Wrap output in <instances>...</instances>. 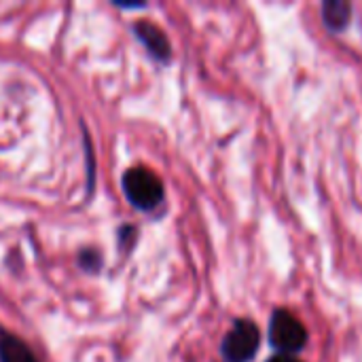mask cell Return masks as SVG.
Returning <instances> with one entry per match:
<instances>
[{
    "label": "cell",
    "instance_id": "cell-4",
    "mask_svg": "<svg viewBox=\"0 0 362 362\" xmlns=\"http://www.w3.org/2000/svg\"><path fill=\"white\" fill-rule=\"evenodd\" d=\"M136 36L140 38V42L148 49V53L161 62H165L170 57V42L165 38V34L151 21H138L134 25Z\"/></svg>",
    "mask_w": 362,
    "mask_h": 362
},
{
    "label": "cell",
    "instance_id": "cell-1",
    "mask_svg": "<svg viewBox=\"0 0 362 362\" xmlns=\"http://www.w3.org/2000/svg\"><path fill=\"white\" fill-rule=\"evenodd\" d=\"M123 193L138 210H153L163 199V182L148 168H132L123 174Z\"/></svg>",
    "mask_w": 362,
    "mask_h": 362
},
{
    "label": "cell",
    "instance_id": "cell-6",
    "mask_svg": "<svg viewBox=\"0 0 362 362\" xmlns=\"http://www.w3.org/2000/svg\"><path fill=\"white\" fill-rule=\"evenodd\" d=\"M350 13H352L350 4L339 0H331L322 4V19L331 30H344L350 21Z\"/></svg>",
    "mask_w": 362,
    "mask_h": 362
},
{
    "label": "cell",
    "instance_id": "cell-8",
    "mask_svg": "<svg viewBox=\"0 0 362 362\" xmlns=\"http://www.w3.org/2000/svg\"><path fill=\"white\" fill-rule=\"evenodd\" d=\"M267 362H301L295 354H276L274 358H269Z\"/></svg>",
    "mask_w": 362,
    "mask_h": 362
},
{
    "label": "cell",
    "instance_id": "cell-7",
    "mask_svg": "<svg viewBox=\"0 0 362 362\" xmlns=\"http://www.w3.org/2000/svg\"><path fill=\"white\" fill-rule=\"evenodd\" d=\"M81 263H83V267H87V269H98V267H100V259L95 257V252H83Z\"/></svg>",
    "mask_w": 362,
    "mask_h": 362
},
{
    "label": "cell",
    "instance_id": "cell-2",
    "mask_svg": "<svg viewBox=\"0 0 362 362\" xmlns=\"http://www.w3.org/2000/svg\"><path fill=\"white\" fill-rule=\"evenodd\" d=\"M261 346V333L255 322L238 320L225 335L221 354L227 362H250Z\"/></svg>",
    "mask_w": 362,
    "mask_h": 362
},
{
    "label": "cell",
    "instance_id": "cell-3",
    "mask_svg": "<svg viewBox=\"0 0 362 362\" xmlns=\"http://www.w3.org/2000/svg\"><path fill=\"white\" fill-rule=\"evenodd\" d=\"M269 341L280 354H295L308 341L305 327L286 310H278L269 322Z\"/></svg>",
    "mask_w": 362,
    "mask_h": 362
},
{
    "label": "cell",
    "instance_id": "cell-5",
    "mask_svg": "<svg viewBox=\"0 0 362 362\" xmlns=\"http://www.w3.org/2000/svg\"><path fill=\"white\" fill-rule=\"evenodd\" d=\"M0 362H38L32 350L13 335L0 337Z\"/></svg>",
    "mask_w": 362,
    "mask_h": 362
}]
</instances>
